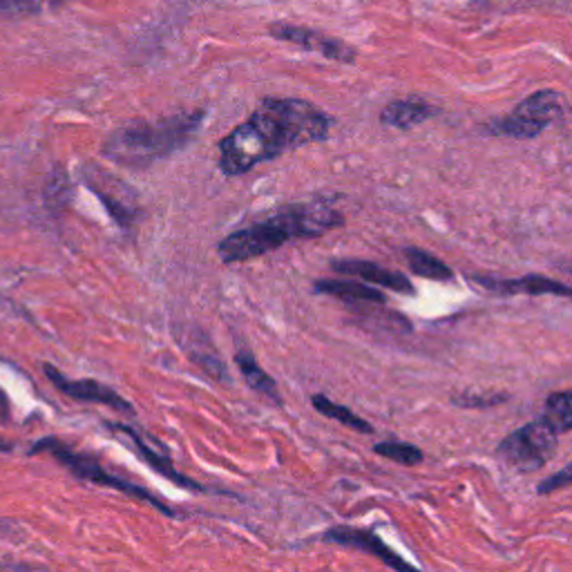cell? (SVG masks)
Returning a JSON list of instances; mask_svg holds the SVG:
<instances>
[{"instance_id": "1", "label": "cell", "mask_w": 572, "mask_h": 572, "mask_svg": "<svg viewBox=\"0 0 572 572\" xmlns=\"http://www.w3.org/2000/svg\"><path fill=\"white\" fill-rule=\"evenodd\" d=\"M331 119L302 98L269 96L220 143V168L229 177L244 175L280 154L329 137Z\"/></svg>"}, {"instance_id": "2", "label": "cell", "mask_w": 572, "mask_h": 572, "mask_svg": "<svg viewBox=\"0 0 572 572\" xmlns=\"http://www.w3.org/2000/svg\"><path fill=\"white\" fill-rule=\"evenodd\" d=\"M342 224L345 218L336 211L331 201L318 199L306 203H289L278 208L267 220L231 233L220 242L218 250L222 262L226 265L246 262V259L278 250L291 240L320 237L334 229H340Z\"/></svg>"}, {"instance_id": "3", "label": "cell", "mask_w": 572, "mask_h": 572, "mask_svg": "<svg viewBox=\"0 0 572 572\" xmlns=\"http://www.w3.org/2000/svg\"><path fill=\"white\" fill-rule=\"evenodd\" d=\"M201 121L203 113H188L154 124H130L106 141L103 154L126 168H148L182 150L195 137Z\"/></svg>"}, {"instance_id": "4", "label": "cell", "mask_w": 572, "mask_h": 572, "mask_svg": "<svg viewBox=\"0 0 572 572\" xmlns=\"http://www.w3.org/2000/svg\"><path fill=\"white\" fill-rule=\"evenodd\" d=\"M32 454H49L55 456L57 460H61L68 470L83 479V481H90V483H98V486H106V488H113V490H119L124 494H130V497H137L139 501H145L150 503L152 507H157L160 512L164 514H175V510H171L164 501H160V497H154L150 490L128 481V479H121V477H115L113 472H106L103 470V465L94 458V456H87V454H81V452H74L70 445H66L63 441L59 439H43L38 443H34L32 447Z\"/></svg>"}, {"instance_id": "5", "label": "cell", "mask_w": 572, "mask_h": 572, "mask_svg": "<svg viewBox=\"0 0 572 572\" xmlns=\"http://www.w3.org/2000/svg\"><path fill=\"white\" fill-rule=\"evenodd\" d=\"M557 439L559 432L546 419H539L505 436L497 456L518 472H535L555 456Z\"/></svg>"}, {"instance_id": "6", "label": "cell", "mask_w": 572, "mask_h": 572, "mask_svg": "<svg viewBox=\"0 0 572 572\" xmlns=\"http://www.w3.org/2000/svg\"><path fill=\"white\" fill-rule=\"evenodd\" d=\"M565 101L555 90H539L524 98L512 115L490 124V132L512 137V139H533L541 135L548 126L563 117Z\"/></svg>"}, {"instance_id": "7", "label": "cell", "mask_w": 572, "mask_h": 572, "mask_svg": "<svg viewBox=\"0 0 572 572\" xmlns=\"http://www.w3.org/2000/svg\"><path fill=\"white\" fill-rule=\"evenodd\" d=\"M269 34L278 40H287L293 43L302 49L308 51H318L325 59L338 61V63H353L355 61V49L351 45H347L340 38L327 36L323 32H316L311 27H302V25H289V23H273L269 27Z\"/></svg>"}, {"instance_id": "8", "label": "cell", "mask_w": 572, "mask_h": 572, "mask_svg": "<svg viewBox=\"0 0 572 572\" xmlns=\"http://www.w3.org/2000/svg\"><path fill=\"white\" fill-rule=\"evenodd\" d=\"M45 376L47 381L55 385L59 392H63L66 396L74 398V400H83V402H98V405H108L113 409L132 413V405L121 398L115 389L101 385L96 381H70L66 378L57 367L45 365Z\"/></svg>"}, {"instance_id": "9", "label": "cell", "mask_w": 572, "mask_h": 572, "mask_svg": "<svg viewBox=\"0 0 572 572\" xmlns=\"http://www.w3.org/2000/svg\"><path fill=\"white\" fill-rule=\"evenodd\" d=\"M325 541L340 544V546H347V548H353V550H362V552H367V555H374L381 561H385L389 568H394V570H409L411 568L402 557H398L387 544H383L370 530L351 528V526H336V528L325 533Z\"/></svg>"}, {"instance_id": "10", "label": "cell", "mask_w": 572, "mask_h": 572, "mask_svg": "<svg viewBox=\"0 0 572 572\" xmlns=\"http://www.w3.org/2000/svg\"><path fill=\"white\" fill-rule=\"evenodd\" d=\"M85 182L87 186L98 195V199L106 203V208L110 211V215L126 229L137 220V206L135 199L128 197V188L126 186H117L113 182V177L103 175L101 171L92 168L90 173H85Z\"/></svg>"}, {"instance_id": "11", "label": "cell", "mask_w": 572, "mask_h": 572, "mask_svg": "<svg viewBox=\"0 0 572 572\" xmlns=\"http://www.w3.org/2000/svg\"><path fill=\"white\" fill-rule=\"evenodd\" d=\"M331 269L338 271V273L358 276V278H362V280L374 284V287H385V289H392L396 293H407V295L416 293V289L409 282V278H405L402 273L383 269V267H378L374 262H367V259H334Z\"/></svg>"}, {"instance_id": "12", "label": "cell", "mask_w": 572, "mask_h": 572, "mask_svg": "<svg viewBox=\"0 0 572 572\" xmlns=\"http://www.w3.org/2000/svg\"><path fill=\"white\" fill-rule=\"evenodd\" d=\"M477 284L486 287L488 291L494 293H526V295H565L572 297V289L550 280V278H541V276H526V278H518V280H494V278H483V276H475L472 278Z\"/></svg>"}, {"instance_id": "13", "label": "cell", "mask_w": 572, "mask_h": 572, "mask_svg": "<svg viewBox=\"0 0 572 572\" xmlns=\"http://www.w3.org/2000/svg\"><path fill=\"white\" fill-rule=\"evenodd\" d=\"M108 428L110 430H115V432H119V434H124V436H128L130 441H132V445L137 447V452L154 467V470H157V472H162L166 479H171V481H175L177 486H182V488H188V490H197V492H203V488L199 486V483H195V481H190L188 477H184L182 472H177L175 470V465H173V460H171V456L164 452V450H160V452H154L152 447H150V443L137 432V430H132V428H128V425H124V423H108Z\"/></svg>"}, {"instance_id": "14", "label": "cell", "mask_w": 572, "mask_h": 572, "mask_svg": "<svg viewBox=\"0 0 572 572\" xmlns=\"http://www.w3.org/2000/svg\"><path fill=\"white\" fill-rule=\"evenodd\" d=\"M436 115V110L430 106L428 101L423 98H400V101H392L389 106L383 110L381 121L389 128H398V130H409L413 126H419L428 119H432Z\"/></svg>"}, {"instance_id": "15", "label": "cell", "mask_w": 572, "mask_h": 572, "mask_svg": "<svg viewBox=\"0 0 572 572\" xmlns=\"http://www.w3.org/2000/svg\"><path fill=\"white\" fill-rule=\"evenodd\" d=\"M318 293L334 295L347 304H385V293L353 280H318L314 284Z\"/></svg>"}, {"instance_id": "16", "label": "cell", "mask_w": 572, "mask_h": 572, "mask_svg": "<svg viewBox=\"0 0 572 572\" xmlns=\"http://www.w3.org/2000/svg\"><path fill=\"white\" fill-rule=\"evenodd\" d=\"M235 362H237V367H240L246 385H248L253 392L262 394V396L271 398L273 402L282 405V398H280V392H278L276 381H273L262 367L257 365L255 355H253L248 349H240V351L235 353Z\"/></svg>"}, {"instance_id": "17", "label": "cell", "mask_w": 572, "mask_h": 572, "mask_svg": "<svg viewBox=\"0 0 572 572\" xmlns=\"http://www.w3.org/2000/svg\"><path fill=\"white\" fill-rule=\"evenodd\" d=\"M402 255H405L407 267L416 276L428 278V280H439V282H447V280L454 278V271L445 262H441L439 257L430 255L423 248H405Z\"/></svg>"}, {"instance_id": "18", "label": "cell", "mask_w": 572, "mask_h": 572, "mask_svg": "<svg viewBox=\"0 0 572 572\" xmlns=\"http://www.w3.org/2000/svg\"><path fill=\"white\" fill-rule=\"evenodd\" d=\"M311 402H314V407H316L320 413L329 416V419H334V421H338V423H342V425H347V428H351V430H355V432H365V434H372V432H374L372 423H367L365 419H360V416H355L349 407L338 405V402L329 400V398L323 396V394L311 398Z\"/></svg>"}, {"instance_id": "19", "label": "cell", "mask_w": 572, "mask_h": 572, "mask_svg": "<svg viewBox=\"0 0 572 572\" xmlns=\"http://www.w3.org/2000/svg\"><path fill=\"white\" fill-rule=\"evenodd\" d=\"M544 419L561 434L572 430V389L570 392H555L546 400Z\"/></svg>"}, {"instance_id": "20", "label": "cell", "mask_w": 572, "mask_h": 572, "mask_svg": "<svg viewBox=\"0 0 572 572\" xmlns=\"http://www.w3.org/2000/svg\"><path fill=\"white\" fill-rule=\"evenodd\" d=\"M45 203L51 213H63L70 203V182L63 171H57V175H51L45 188Z\"/></svg>"}, {"instance_id": "21", "label": "cell", "mask_w": 572, "mask_h": 572, "mask_svg": "<svg viewBox=\"0 0 572 572\" xmlns=\"http://www.w3.org/2000/svg\"><path fill=\"white\" fill-rule=\"evenodd\" d=\"M374 452L378 456H385V458L400 463V465H419L425 458V454L419 447H413L409 443H378L374 447Z\"/></svg>"}, {"instance_id": "22", "label": "cell", "mask_w": 572, "mask_h": 572, "mask_svg": "<svg viewBox=\"0 0 572 572\" xmlns=\"http://www.w3.org/2000/svg\"><path fill=\"white\" fill-rule=\"evenodd\" d=\"M507 400V394L503 392H488V394H458L452 398V405L456 407H465V409H488V407H497L503 405Z\"/></svg>"}, {"instance_id": "23", "label": "cell", "mask_w": 572, "mask_h": 572, "mask_svg": "<svg viewBox=\"0 0 572 572\" xmlns=\"http://www.w3.org/2000/svg\"><path fill=\"white\" fill-rule=\"evenodd\" d=\"M43 0H0V16H30L40 12Z\"/></svg>"}, {"instance_id": "24", "label": "cell", "mask_w": 572, "mask_h": 572, "mask_svg": "<svg viewBox=\"0 0 572 572\" xmlns=\"http://www.w3.org/2000/svg\"><path fill=\"white\" fill-rule=\"evenodd\" d=\"M568 486H572V463H570L568 467H563L561 472H557V475L548 477L546 481H541V486L537 488V492H539V494H550V492L561 490V488H568Z\"/></svg>"}, {"instance_id": "25", "label": "cell", "mask_w": 572, "mask_h": 572, "mask_svg": "<svg viewBox=\"0 0 572 572\" xmlns=\"http://www.w3.org/2000/svg\"><path fill=\"white\" fill-rule=\"evenodd\" d=\"M14 445L10 443V441H3V439H0V452H10Z\"/></svg>"}]
</instances>
